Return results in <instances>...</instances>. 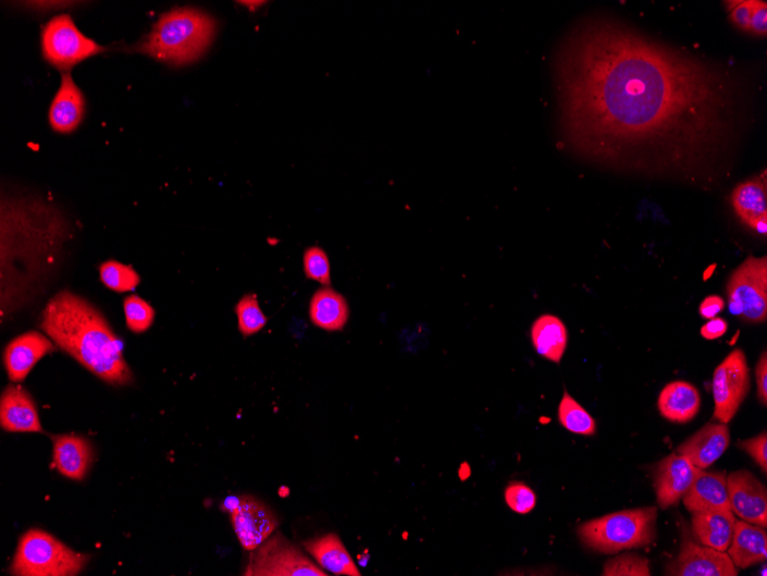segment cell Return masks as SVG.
<instances>
[{
	"label": "cell",
	"mask_w": 767,
	"mask_h": 576,
	"mask_svg": "<svg viewBox=\"0 0 767 576\" xmlns=\"http://www.w3.org/2000/svg\"><path fill=\"white\" fill-rule=\"evenodd\" d=\"M215 32L211 15L190 8L176 9L162 14L134 51L172 66L188 65L210 48Z\"/></svg>",
	"instance_id": "277c9868"
},
{
	"label": "cell",
	"mask_w": 767,
	"mask_h": 576,
	"mask_svg": "<svg viewBox=\"0 0 767 576\" xmlns=\"http://www.w3.org/2000/svg\"><path fill=\"white\" fill-rule=\"evenodd\" d=\"M507 505L516 513L528 514L536 505L534 491L522 482H512L505 490Z\"/></svg>",
	"instance_id": "836d02e7"
},
{
	"label": "cell",
	"mask_w": 767,
	"mask_h": 576,
	"mask_svg": "<svg viewBox=\"0 0 767 576\" xmlns=\"http://www.w3.org/2000/svg\"><path fill=\"white\" fill-rule=\"evenodd\" d=\"M94 452L90 443L76 436L54 438L53 464L62 476L82 481L88 475Z\"/></svg>",
	"instance_id": "44dd1931"
},
{
	"label": "cell",
	"mask_w": 767,
	"mask_h": 576,
	"mask_svg": "<svg viewBox=\"0 0 767 576\" xmlns=\"http://www.w3.org/2000/svg\"><path fill=\"white\" fill-rule=\"evenodd\" d=\"M697 467L681 455H671L658 463L654 473L657 502L663 510L677 504L693 485Z\"/></svg>",
	"instance_id": "9a60e30c"
},
{
	"label": "cell",
	"mask_w": 767,
	"mask_h": 576,
	"mask_svg": "<svg viewBox=\"0 0 767 576\" xmlns=\"http://www.w3.org/2000/svg\"><path fill=\"white\" fill-rule=\"evenodd\" d=\"M730 312L744 321L758 323L767 317L766 257H750L728 283Z\"/></svg>",
	"instance_id": "ba28073f"
},
{
	"label": "cell",
	"mask_w": 767,
	"mask_h": 576,
	"mask_svg": "<svg viewBox=\"0 0 767 576\" xmlns=\"http://www.w3.org/2000/svg\"><path fill=\"white\" fill-rule=\"evenodd\" d=\"M683 504L692 513L709 510H732L727 473H710L698 468L693 485L686 495L683 497Z\"/></svg>",
	"instance_id": "d6986e66"
},
{
	"label": "cell",
	"mask_w": 767,
	"mask_h": 576,
	"mask_svg": "<svg viewBox=\"0 0 767 576\" xmlns=\"http://www.w3.org/2000/svg\"><path fill=\"white\" fill-rule=\"evenodd\" d=\"M725 301L719 296H709L700 305V315L704 319H714L723 311Z\"/></svg>",
	"instance_id": "ab89813d"
},
{
	"label": "cell",
	"mask_w": 767,
	"mask_h": 576,
	"mask_svg": "<svg viewBox=\"0 0 767 576\" xmlns=\"http://www.w3.org/2000/svg\"><path fill=\"white\" fill-rule=\"evenodd\" d=\"M751 390V373L742 350L737 348L715 369L713 393L714 417L721 424L730 422Z\"/></svg>",
	"instance_id": "30bf717a"
},
{
	"label": "cell",
	"mask_w": 767,
	"mask_h": 576,
	"mask_svg": "<svg viewBox=\"0 0 767 576\" xmlns=\"http://www.w3.org/2000/svg\"><path fill=\"white\" fill-rule=\"evenodd\" d=\"M88 554L77 553L47 531L32 529L21 538L10 573L16 576H74L86 568Z\"/></svg>",
	"instance_id": "8992f818"
},
{
	"label": "cell",
	"mask_w": 767,
	"mask_h": 576,
	"mask_svg": "<svg viewBox=\"0 0 767 576\" xmlns=\"http://www.w3.org/2000/svg\"><path fill=\"white\" fill-rule=\"evenodd\" d=\"M532 343L537 355L559 364L568 346V331L561 319L546 315L537 318L531 328Z\"/></svg>",
	"instance_id": "484cf974"
},
{
	"label": "cell",
	"mask_w": 767,
	"mask_h": 576,
	"mask_svg": "<svg viewBox=\"0 0 767 576\" xmlns=\"http://www.w3.org/2000/svg\"><path fill=\"white\" fill-rule=\"evenodd\" d=\"M738 446L747 452V454L757 463L764 473L767 471L766 431L754 439L739 442Z\"/></svg>",
	"instance_id": "d590c367"
},
{
	"label": "cell",
	"mask_w": 767,
	"mask_h": 576,
	"mask_svg": "<svg viewBox=\"0 0 767 576\" xmlns=\"http://www.w3.org/2000/svg\"><path fill=\"white\" fill-rule=\"evenodd\" d=\"M55 352L51 339L38 332H28L11 341L3 355L4 366L10 381L23 382L37 363Z\"/></svg>",
	"instance_id": "5bb4252c"
},
{
	"label": "cell",
	"mask_w": 767,
	"mask_h": 576,
	"mask_svg": "<svg viewBox=\"0 0 767 576\" xmlns=\"http://www.w3.org/2000/svg\"><path fill=\"white\" fill-rule=\"evenodd\" d=\"M735 522L732 510L693 512V537L702 546L725 552L731 546Z\"/></svg>",
	"instance_id": "ffe728a7"
},
{
	"label": "cell",
	"mask_w": 767,
	"mask_h": 576,
	"mask_svg": "<svg viewBox=\"0 0 767 576\" xmlns=\"http://www.w3.org/2000/svg\"><path fill=\"white\" fill-rule=\"evenodd\" d=\"M40 328L89 372L112 385H128L134 376L121 342L106 317L87 299L64 291L47 304Z\"/></svg>",
	"instance_id": "3957f363"
},
{
	"label": "cell",
	"mask_w": 767,
	"mask_h": 576,
	"mask_svg": "<svg viewBox=\"0 0 767 576\" xmlns=\"http://www.w3.org/2000/svg\"><path fill=\"white\" fill-rule=\"evenodd\" d=\"M701 396L698 389L685 381L669 383L658 397V409L663 417L677 424H688L698 414Z\"/></svg>",
	"instance_id": "603a6c76"
},
{
	"label": "cell",
	"mask_w": 767,
	"mask_h": 576,
	"mask_svg": "<svg viewBox=\"0 0 767 576\" xmlns=\"http://www.w3.org/2000/svg\"><path fill=\"white\" fill-rule=\"evenodd\" d=\"M731 508L745 523L767 527V491L749 470H738L728 478Z\"/></svg>",
	"instance_id": "4fadbf2b"
},
{
	"label": "cell",
	"mask_w": 767,
	"mask_h": 576,
	"mask_svg": "<svg viewBox=\"0 0 767 576\" xmlns=\"http://www.w3.org/2000/svg\"><path fill=\"white\" fill-rule=\"evenodd\" d=\"M729 553L735 567L742 569L765 563L767 560L766 529L743 520L735 522Z\"/></svg>",
	"instance_id": "7402d4cb"
},
{
	"label": "cell",
	"mask_w": 767,
	"mask_h": 576,
	"mask_svg": "<svg viewBox=\"0 0 767 576\" xmlns=\"http://www.w3.org/2000/svg\"><path fill=\"white\" fill-rule=\"evenodd\" d=\"M730 442V429L727 424H708L683 442L677 454L688 458L695 467L704 469L723 455Z\"/></svg>",
	"instance_id": "e0dca14e"
},
{
	"label": "cell",
	"mask_w": 767,
	"mask_h": 576,
	"mask_svg": "<svg viewBox=\"0 0 767 576\" xmlns=\"http://www.w3.org/2000/svg\"><path fill=\"white\" fill-rule=\"evenodd\" d=\"M238 329L244 338L252 336L262 331L267 317L261 310L257 295L247 294L236 305Z\"/></svg>",
	"instance_id": "f546056e"
},
{
	"label": "cell",
	"mask_w": 767,
	"mask_h": 576,
	"mask_svg": "<svg viewBox=\"0 0 767 576\" xmlns=\"http://www.w3.org/2000/svg\"><path fill=\"white\" fill-rule=\"evenodd\" d=\"M86 114V99L76 86L71 73H62L61 85L49 112L52 130L70 134L77 130Z\"/></svg>",
	"instance_id": "ac0fdd59"
},
{
	"label": "cell",
	"mask_w": 767,
	"mask_h": 576,
	"mask_svg": "<svg viewBox=\"0 0 767 576\" xmlns=\"http://www.w3.org/2000/svg\"><path fill=\"white\" fill-rule=\"evenodd\" d=\"M65 218L44 199H2V317L36 297L67 238Z\"/></svg>",
	"instance_id": "7a4b0ae2"
},
{
	"label": "cell",
	"mask_w": 767,
	"mask_h": 576,
	"mask_svg": "<svg viewBox=\"0 0 767 576\" xmlns=\"http://www.w3.org/2000/svg\"><path fill=\"white\" fill-rule=\"evenodd\" d=\"M0 425L10 433H44L37 406L28 390L8 385L0 399Z\"/></svg>",
	"instance_id": "2e32d148"
},
{
	"label": "cell",
	"mask_w": 767,
	"mask_h": 576,
	"mask_svg": "<svg viewBox=\"0 0 767 576\" xmlns=\"http://www.w3.org/2000/svg\"><path fill=\"white\" fill-rule=\"evenodd\" d=\"M239 4L250 9L251 11H255L258 8L262 7L264 3L263 2H239Z\"/></svg>",
	"instance_id": "60d3db41"
},
{
	"label": "cell",
	"mask_w": 767,
	"mask_h": 576,
	"mask_svg": "<svg viewBox=\"0 0 767 576\" xmlns=\"http://www.w3.org/2000/svg\"><path fill=\"white\" fill-rule=\"evenodd\" d=\"M304 272L308 280L323 285L331 284V266L326 253L319 246H310L304 254Z\"/></svg>",
	"instance_id": "d6a6232c"
},
{
	"label": "cell",
	"mask_w": 767,
	"mask_h": 576,
	"mask_svg": "<svg viewBox=\"0 0 767 576\" xmlns=\"http://www.w3.org/2000/svg\"><path fill=\"white\" fill-rule=\"evenodd\" d=\"M606 576H650V561L638 554L627 553L610 560L604 569Z\"/></svg>",
	"instance_id": "1f68e13d"
},
{
	"label": "cell",
	"mask_w": 767,
	"mask_h": 576,
	"mask_svg": "<svg viewBox=\"0 0 767 576\" xmlns=\"http://www.w3.org/2000/svg\"><path fill=\"white\" fill-rule=\"evenodd\" d=\"M751 34L764 37L767 34V5L765 2H757L752 20Z\"/></svg>",
	"instance_id": "f35d334b"
},
{
	"label": "cell",
	"mask_w": 767,
	"mask_h": 576,
	"mask_svg": "<svg viewBox=\"0 0 767 576\" xmlns=\"http://www.w3.org/2000/svg\"><path fill=\"white\" fill-rule=\"evenodd\" d=\"M738 568L730 555L706 546H700L683 535L680 553L667 567V575L677 576H737Z\"/></svg>",
	"instance_id": "7c38bea8"
},
{
	"label": "cell",
	"mask_w": 767,
	"mask_h": 576,
	"mask_svg": "<svg viewBox=\"0 0 767 576\" xmlns=\"http://www.w3.org/2000/svg\"><path fill=\"white\" fill-rule=\"evenodd\" d=\"M41 51L50 65L70 73L82 61L107 49L83 35L69 14H61L53 17L41 33Z\"/></svg>",
	"instance_id": "52a82bcc"
},
{
	"label": "cell",
	"mask_w": 767,
	"mask_h": 576,
	"mask_svg": "<svg viewBox=\"0 0 767 576\" xmlns=\"http://www.w3.org/2000/svg\"><path fill=\"white\" fill-rule=\"evenodd\" d=\"M100 281L115 293H128L136 290L140 283L139 274L131 266L115 260L100 265Z\"/></svg>",
	"instance_id": "f1b7e54d"
},
{
	"label": "cell",
	"mask_w": 767,
	"mask_h": 576,
	"mask_svg": "<svg viewBox=\"0 0 767 576\" xmlns=\"http://www.w3.org/2000/svg\"><path fill=\"white\" fill-rule=\"evenodd\" d=\"M349 317L345 297L325 286L318 291L309 303V319L314 326L326 332H341Z\"/></svg>",
	"instance_id": "d4e9b609"
},
{
	"label": "cell",
	"mask_w": 767,
	"mask_h": 576,
	"mask_svg": "<svg viewBox=\"0 0 767 576\" xmlns=\"http://www.w3.org/2000/svg\"><path fill=\"white\" fill-rule=\"evenodd\" d=\"M124 316L131 331L135 334L148 332L156 319L154 308L139 296H128L123 302Z\"/></svg>",
	"instance_id": "4dcf8cb0"
},
{
	"label": "cell",
	"mask_w": 767,
	"mask_h": 576,
	"mask_svg": "<svg viewBox=\"0 0 767 576\" xmlns=\"http://www.w3.org/2000/svg\"><path fill=\"white\" fill-rule=\"evenodd\" d=\"M232 522L246 551L259 548L272 537L280 525L275 512L253 497H243L238 500L232 512Z\"/></svg>",
	"instance_id": "8fae6325"
},
{
	"label": "cell",
	"mask_w": 767,
	"mask_h": 576,
	"mask_svg": "<svg viewBox=\"0 0 767 576\" xmlns=\"http://www.w3.org/2000/svg\"><path fill=\"white\" fill-rule=\"evenodd\" d=\"M244 575L247 576H327L326 572L307 557L301 549L284 535L273 534L252 551Z\"/></svg>",
	"instance_id": "9c48e42d"
},
{
	"label": "cell",
	"mask_w": 767,
	"mask_h": 576,
	"mask_svg": "<svg viewBox=\"0 0 767 576\" xmlns=\"http://www.w3.org/2000/svg\"><path fill=\"white\" fill-rule=\"evenodd\" d=\"M757 0H733L727 2L731 22L742 32L751 33L753 14Z\"/></svg>",
	"instance_id": "e575fe53"
},
{
	"label": "cell",
	"mask_w": 767,
	"mask_h": 576,
	"mask_svg": "<svg viewBox=\"0 0 767 576\" xmlns=\"http://www.w3.org/2000/svg\"><path fill=\"white\" fill-rule=\"evenodd\" d=\"M757 397L766 406L767 404V355L764 353L756 367Z\"/></svg>",
	"instance_id": "8d00e7d4"
},
{
	"label": "cell",
	"mask_w": 767,
	"mask_h": 576,
	"mask_svg": "<svg viewBox=\"0 0 767 576\" xmlns=\"http://www.w3.org/2000/svg\"><path fill=\"white\" fill-rule=\"evenodd\" d=\"M728 329L729 323L727 320L714 318L701 328V335L706 340H717L727 334Z\"/></svg>",
	"instance_id": "74e56055"
},
{
	"label": "cell",
	"mask_w": 767,
	"mask_h": 576,
	"mask_svg": "<svg viewBox=\"0 0 767 576\" xmlns=\"http://www.w3.org/2000/svg\"><path fill=\"white\" fill-rule=\"evenodd\" d=\"M553 71L559 132L586 159L697 170L727 154L740 134L739 77L613 17L577 24Z\"/></svg>",
	"instance_id": "6da1fadb"
},
{
	"label": "cell",
	"mask_w": 767,
	"mask_h": 576,
	"mask_svg": "<svg viewBox=\"0 0 767 576\" xmlns=\"http://www.w3.org/2000/svg\"><path fill=\"white\" fill-rule=\"evenodd\" d=\"M766 181L756 179L738 185L732 195L735 213L751 229L767 219Z\"/></svg>",
	"instance_id": "4316f807"
},
{
	"label": "cell",
	"mask_w": 767,
	"mask_h": 576,
	"mask_svg": "<svg viewBox=\"0 0 767 576\" xmlns=\"http://www.w3.org/2000/svg\"><path fill=\"white\" fill-rule=\"evenodd\" d=\"M657 510L655 507L627 510L591 520L578 529L583 543L597 552L646 548L656 537Z\"/></svg>",
	"instance_id": "5b68a950"
},
{
	"label": "cell",
	"mask_w": 767,
	"mask_h": 576,
	"mask_svg": "<svg viewBox=\"0 0 767 576\" xmlns=\"http://www.w3.org/2000/svg\"><path fill=\"white\" fill-rule=\"evenodd\" d=\"M306 551L325 572L336 575L360 576L354 559L336 534H326L305 542Z\"/></svg>",
	"instance_id": "cb8c5ba5"
},
{
	"label": "cell",
	"mask_w": 767,
	"mask_h": 576,
	"mask_svg": "<svg viewBox=\"0 0 767 576\" xmlns=\"http://www.w3.org/2000/svg\"><path fill=\"white\" fill-rule=\"evenodd\" d=\"M558 420L573 434L593 437L596 433L593 417L568 392L558 405Z\"/></svg>",
	"instance_id": "83f0119b"
}]
</instances>
